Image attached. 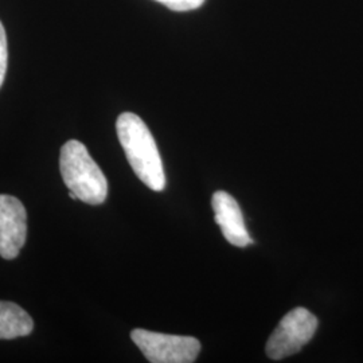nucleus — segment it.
<instances>
[{"instance_id": "f257e3e1", "label": "nucleus", "mask_w": 363, "mask_h": 363, "mask_svg": "<svg viewBox=\"0 0 363 363\" xmlns=\"http://www.w3.org/2000/svg\"><path fill=\"white\" fill-rule=\"evenodd\" d=\"M117 136L136 177L154 191H163L166 175L152 133L135 113L124 112L116 121Z\"/></svg>"}, {"instance_id": "f03ea898", "label": "nucleus", "mask_w": 363, "mask_h": 363, "mask_svg": "<svg viewBox=\"0 0 363 363\" xmlns=\"http://www.w3.org/2000/svg\"><path fill=\"white\" fill-rule=\"evenodd\" d=\"M60 169L69 191L88 205H101L108 196V181L86 147L78 140H69L61 148Z\"/></svg>"}, {"instance_id": "7ed1b4c3", "label": "nucleus", "mask_w": 363, "mask_h": 363, "mask_svg": "<svg viewBox=\"0 0 363 363\" xmlns=\"http://www.w3.org/2000/svg\"><path fill=\"white\" fill-rule=\"evenodd\" d=\"M133 343L152 363H191L196 361L201 343L193 337L167 335L136 328L130 333Z\"/></svg>"}, {"instance_id": "20e7f679", "label": "nucleus", "mask_w": 363, "mask_h": 363, "mask_svg": "<svg viewBox=\"0 0 363 363\" xmlns=\"http://www.w3.org/2000/svg\"><path fill=\"white\" fill-rule=\"evenodd\" d=\"M316 328L318 319L308 310L298 307L288 312L267 342V355L280 361L296 354L311 340Z\"/></svg>"}, {"instance_id": "39448f33", "label": "nucleus", "mask_w": 363, "mask_h": 363, "mask_svg": "<svg viewBox=\"0 0 363 363\" xmlns=\"http://www.w3.org/2000/svg\"><path fill=\"white\" fill-rule=\"evenodd\" d=\"M27 237V213L23 203L13 195H0V256L18 257Z\"/></svg>"}, {"instance_id": "423d86ee", "label": "nucleus", "mask_w": 363, "mask_h": 363, "mask_svg": "<svg viewBox=\"0 0 363 363\" xmlns=\"http://www.w3.org/2000/svg\"><path fill=\"white\" fill-rule=\"evenodd\" d=\"M211 206L216 214V222L228 242L237 247H247L253 244L247 233L242 211L232 195L225 191L214 193Z\"/></svg>"}, {"instance_id": "0eeeda50", "label": "nucleus", "mask_w": 363, "mask_h": 363, "mask_svg": "<svg viewBox=\"0 0 363 363\" xmlns=\"http://www.w3.org/2000/svg\"><path fill=\"white\" fill-rule=\"evenodd\" d=\"M33 330L34 322L22 307L0 300V339L27 337Z\"/></svg>"}, {"instance_id": "6e6552de", "label": "nucleus", "mask_w": 363, "mask_h": 363, "mask_svg": "<svg viewBox=\"0 0 363 363\" xmlns=\"http://www.w3.org/2000/svg\"><path fill=\"white\" fill-rule=\"evenodd\" d=\"M155 1L166 6L172 11H178V13L196 10L205 3V0H155Z\"/></svg>"}, {"instance_id": "1a4fd4ad", "label": "nucleus", "mask_w": 363, "mask_h": 363, "mask_svg": "<svg viewBox=\"0 0 363 363\" xmlns=\"http://www.w3.org/2000/svg\"><path fill=\"white\" fill-rule=\"evenodd\" d=\"M7 62H9V49H7V35L6 30L0 22V88L4 82L6 72H7Z\"/></svg>"}]
</instances>
